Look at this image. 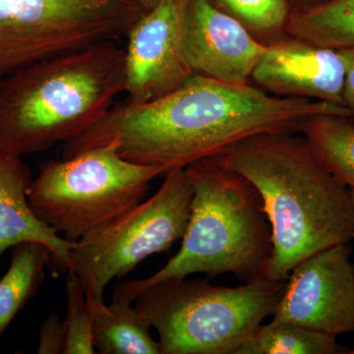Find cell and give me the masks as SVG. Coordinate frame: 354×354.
Listing matches in <instances>:
<instances>
[{
  "label": "cell",
  "instance_id": "cell-1",
  "mask_svg": "<svg viewBox=\"0 0 354 354\" xmlns=\"http://www.w3.org/2000/svg\"><path fill=\"white\" fill-rule=\"evenodd\" d=\"M322 114L351 118L342 104L279 97L249 84L232 85L193 74L160 99L115 104L95 127L65 143L62 158L114 139L125 160L169 172L218 157L255 135L298 131L304 120Z\"/></svg>",
  "mask_w": 354,
  "mask_h": 354
},
{
  "label": "cell",
  "instance_id": "cell-2",
  "mask_svg": "<svg viewBox=\"0 0 354 354\" xmlns=\"http://www.w3.org/2000/svg\"><path fill=\"white\" fill-rule=\"evenodd\" d=\"M257 189L272 230L266 278L286 281L302 261L354 239L348 186L293 132L263 133L215 157Z\"/></svg>",
  "mask_w": 354,
  "mask_h": 354
},
{
  "label": "cell",
  "instance_id": "cell-3",
  "mask_svg": "<svg viewBox=\"0 0 354 354\" xmlns=\"http://www.w3.org/2000/svg\"><path fill=\"white\" fill-rule=\"evenodd\" d=\"M114 41L28 65L0 78V150L21 157L81 136L125 93Z\"/></svg>",
  "mask_w": 354,
  "mask_h": 354
},
{
  "label": "cell",
  "instance_id": "cell-4",
  "mask_svg": "<svg viewBox=\"0 0 354 354\" xmlns=\"http://www.w3.org/2000/svg\"><path fill=\"white\" fill-rule=\"evenodd\" d=\"M185 171L193 197L180 249L152 276L116 283L113 299L134 302L153 283L194 274L208 279L232 274L244 281L264 276L272 230L257 189L214 158L193 162Z\"/></svg>",
  "mask_w": 354,
  "mask_h": 354
},
{
  "label": "cell",
  "instance_id": "cell-5",
  "mask_svg": "<svg viewBox=\"0 0 354 354\" xmlns=\"http://www.w3.org/2000/svg\"><path fill=\"white\" fill-rule=\"evenodd\" d=\"M285 286L265 276L235 288L169 279L142 290L134 302L157 330L160 354H237L272 315Z\"/></svg>",
  "mask_w": 354,
  "mask_h": 354
},
{
  "label": "cell",
  "instance_id": "cell-6",
  "mask_svg": "<svg viewBox=\"0 0 354 354\" xmlns=\"http://www.w3.org/2000/svg\"><path fill=\"white\" fill-rule=\"evenodd\" d=\"M158 165L121 157L116 140L60 160H46L27 191L39 220L60 236L78 241L143 202Z\"/></svg>",
  "mask_w": 354,
  "mask_h": 354
},
{
  "label": "cell",
  "instance_id": "cell-7",
  "mask_svg": "<svg viewBox=\"0 0 354 354\" xmlns=\"http://www.w3.org/2000/svg\"><path fill=\"white\" fill-rule=\"evenodd\" d=\"M192 197L185 169H171L150 199L76 241L68 271L80 279L91 306L104 304V290L113 279L183 239Z\"/></svg>",
  "mask_w": 354,
  "mask_h": 354
},
{
  "label": "cell",
  "instance_id": "cell-8",
  "mask_svg": "<svg viewBox=\"0 0 354 354\" xmlns=\"http://www.w3.org/2000/svg\"><path fill=\"white\" fill-rule=\"evenodd\" d=\"M144 13L132 0H0V78L127 36Z\"/></svg>",
  "mask_w": 354,
  "mask_h": 354
},
{
  "label": "cell",
  "instance_id": "cell-9",
  "mask_svg": "<svg viewBox=\"0 0 354 354\" xmlns=\"http://www.w3.org/2000/svg\"><path fill=\"white\" fill-rule=\"evenodd\" d=\"M348 244L295 266L272 318L337 337L354 333V265Z\"/></svg>",
  "mask_w": 354,
  "mask_h": 354
},
{
  "label": "cell",
  "instance_id": "cell-10",
  "mask_svg": "<svg viewBox=\"0 0 354 354\" xmlns=\"http://www.w3.org/2000/svg\"><path fill=\"white\" fill-rule=\"evenodd\" d=\"M188 3L189 0H162L128 32L127 102L141 104L160 99L193 75L184 55Z\"/></svg>",
  "mask_w": 354,
  "mask_h": 354
},
{
  "label": "cell",
  "instance_id": "cell-11",
  "mask_svg": "<svg viewBox=\"0 0 354 354\" xmlns=\"http://www.w3.org/2000/svg\"><path fill=\"white\" fill-rule=\"evenodd\" d=\"M267 44L213 0H189L184 55L193 74L232 85H246Z\"/></svg>",
  "mask_w": 354,
  "mask_h": 354
},
{
  "label": "cell",
  "instance_id": "cell-12",
  "mask_svg": "<svg viewBox=\"0 0 354 354\" xmlns=\"http://www.w3.org/2000/svg\"><path fill=\"white\" fill-rule=\"evenodd\" d=\"M251 79L279 97L344 104L346 64L339 50L291 37L267 44Z\"/></svg>",
  "mask_w": 354,
  "mask_h": 354
},
{
  "label": "cell",
  "instance_id": "cell-13",
  "mask_svg": "<svg viewBox=\"0 0 354 354\" xmlns=\"http://www.w3.org/2000/svg\"><path fill=\"white\" fill-rule=\"evenodd\" d=\"M32 180L21 156L0 150V257L17 244L39 242L50 250L51 272H67L76 242L60 236L35 215L27 198Z\"/></svg>",
  "mask_w": 354,
  "mask_h": 354
},
{
  "label": "cell",
  "instance_id": "cell-14",
  "mask_svg": "<svg viewBox=\"0 0 354 354\" xmlns=\"http://www.w3.org/2000/svg\"><path fill=\"white\" fill-rule=\"evenodd\" d=\"M91 305V304H90ZM94 310L93 342L102 354H160L158 342L150 334L151 326L132 302L113 299Z\"/></svg>",
  "mask_w": 354,
  "mask_h": 354
},
{
  "label": "cell",
  "instance_id": "cell-15",
  "mask_svg": "<svg viewBox=\"0 0 354 354\" xmlns=\"http://www.w3.org/2000/svg\"><path fill=\"white\" fill-rule=\"evenodd\" d=\"M50 261V249L39 242L12 247L10 267L0 279V337L39 290Z\"/></svg>",
  "mask_w": 354,
  "mask_h": 354
},
{
  "label": "cell",
  "instance_id": "cell-16",
  "mask_svg": "<svg viewBox=\"0 0 354 354\" xmlns=\"http://www.w3.org/2000/svg\"><path fill=\"white\" fill-rule=\"evenodd\" d=\"M286 31L322 48H354V0H324L293 13Z\"/></svg>",
  "mask_w": 354,
  "mask_h": 354
},
{
  "label": "cell",
  "instance_id": "cell-17",
  "mask_svg": "<svg viewBox=\"0 0 354 354\" xmlns=\"http://www.w3.org/2000/svg\"><path fill=\"white\" fill-rule=\"evenodd\" d=\"M298 131L324 164L344 185L354 191V122L346 116H312Z\"/></svg>",
  "mask_w": 354,
  "mask_h": 354
},
{
  "label": "cell",
  "instance_id": "cell-18",
  "mask_svg": "<svg viewBox=\"0 0 354 354\" xmlns=\"http://www.w3.org/2000/svg\"><path fill=\"white\" fill-rule=\"evenodd\" d=\"M337 337L306 329L286 321L260 325L237 354H346Z\"/></svg>",
  "mask_w": 354,
  "mask_h": 354
},
{
  "label": "cell",
  "instance_id": "cell-19",
  "mask_svg": "<svg viewBox=\"0 0 354 354\" xmlns=\"http://www.w3.org/2000/svg\"><path fill=\"white\" fill-rule=\"evenodd\" d=\"M66 298L64 354L97 353L93 342L94 310L88 304L80 279L71 271L67 272Z\"/></svg>",
  "mask_w": 354,
  "mask_h": 354
},
{
  "label": "cell",
  "instance_id": "cell-20",
  "mask_svg": "<svg viewBox=\"0 0 354 354\" xmlns=\"http://www.w3.org/2000/svg\"><path fill=\"white\" fill-rule=\"evenodd\" d=\"M253 36L272 37L286 30L290 19L288 0H213Z\"/></svg>",
  "mask_w": 354,
  "mask_h": 354
},
{
  "label": "cell",
  "instance_id": "cell-21",
  "mask_svg": "<svg viewBox=\"0 0 354 354\" xmlns=\"http://www.w3.org/2000/svg\"><path fill=\"white\" fill-rule=\"evenodd\" d=\"M65 330L64 320L57 314H51L39 330L38 353L64 354Z\"/></svg>",
  "mask_w": 354,
  "mask_h": 354
},
{
  "label": "cell",
  "instance_id": "cell-22",
  "mask_svg": "<svg viewBox=\"0 0 354 354\" xmlns=\"http://www.w3.org/2000/svg\"><path fill=\"white\" fill-rule=\"evenodd\" d=\"M346 64V79L344 87V104L351 113L354 122V48L339 50Z\"/></svg>",
  "mask_w": 354,
  "mask_h": 354
},
{
  "label": "cell",
  "instance_id": "cell-23",
  "mask_svg": "<svg viewBox=\"0 0 354 354\" xmlns=\"http://www.w3.org/2000/svg\"><path fill=\"white\" fill-rule=\"evenodd\" d=\"M133 2L141 7L145 12L147 11L151 10L153 7L158 6L162 0H132Z\"/></svg>",
  "mask_w": 354,
  "mask_h": 354
},
{
  "label": "cell",
  "instance_id": "cell-24",
  "mask_svg": "<svg viewBox=\"0 0 354 354\" xmlns=\"http://www.w3.org/2000/svg\"><path fill=\"white\" fill-rule=\"evenodd\" d=\"M349 190H351V189H349ZM351 194H353V199H354V191L351 190Z\"/></svg>",
  "mask_w": 354,
  "mask_h": 354
},
{
  "label": "cell",
  "instance_id": "cell-25",
  "mask_svg": "<svg viewBox=\"0 0 354 354\" xmlns=\"http://www.w3.org/2000/svg\"><path fill=\"white\" fill-rule=\"evenodd\" d=\"M351 353V354H354V349H353V351H351V353Z\"/></svg>",
  "mask_w": 354,
  "mask_h": 354
}]
</instances>
